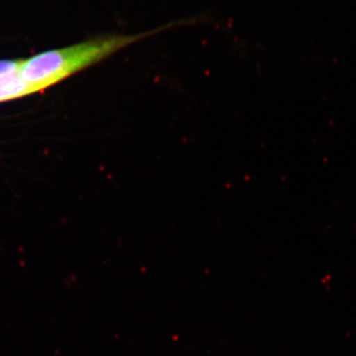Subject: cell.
<instances>
[{
    "mask_svg": "<svg viewBox=\"0 0 356 356\" xmlns=\"http://www.w3.org/2000/svg\"><path fill=\"white\" fill-rule=\"evenodd\" d=\"M29 88L20 74V70L0 77V102L30 95Z\"/></svg>",
    "mask_w": 356,
    "mask_h": 356,
    "instance_id": "7a4b0ae2",
    "label": "cell"
},
{
    "mask_svg": "<svg viewBox=\"0 0 356 356\" xmlns=\"http://www.w3.org/2000/svg\"><path fill=\"white\" fill-rule=\"evenodd\" d=\"M21 60H0V77L19 70Z\"/></svg>",
    "mask_w": 356,
    "mask_h": 356,
    "instance_id": "3957f363",
    "label": "cell"
},
{
    "mask_svg": "<svg viewBox=\"0 0 356 356\" xmlns=\"http://www.w3.org/2000/svg\"><path fill=\"white\" fill-rule=\"evenodd\" d=\"M181 23L184 21L170 23L152 31L136 35H105L65 48L46 51L21 60L20 74L27 84L30 93L34 95L91 65L98 64L136 42Z\"/></svg>",
    "mask_w": 356,
    "mask_h": 356,
    "instance_id": "6da1fadb",
    "label": "cell"
}]
</instances>
